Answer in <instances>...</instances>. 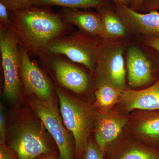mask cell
Returning a JSON list of instances; mask_svg holds the SVG:
<instances>
[{
	"mask_svg": "<svg viewBox=\"0 0 159 159\" xmlns=\"http://www.w3.org/2000/svg\"><path fill=\"white\" fill-rule=\"evenodd\" d=\"M50 7L31 6L10 12L12 31L20 45L30 54L39 55L56 38L69 34L71 26L63 21Z\"/></svg>",
	"mask_w": 159,
	"mask_h": 159,
	"instance_id": "cell-1",
	"label": "cell"
},
{
	"mask_svg": "<svg viewBox=\"0 0 159 159\" xmlns=\"http://www.w3.org/2000/svg\"><path fill=\"white\" fill-rule=\"evenodd\" d=\"M127 120L108 115L99 114L96 126V139L97 145L102 152L109 143L117 139L126 124Z\"/></svg>",
	"mask_w": 159,
	"mask_h": 159,
	"instance_id": "cell-14",
	"label": "cell"
},
{
	"mask_svg": "<svg viewBox=\"0 0 159 159\" xmlns=\"http://www.w3.org/2000/svg\"><path fill=\"white\" fill-rule=\"evenodd\" d=\"M103 153L97 144L89 141L84 152V159H103Z\"/></svg>",
	"mask_w": 159,
	"mask_h": 159,
	"instance_id": "cell-21",
	"label": "cell"
},
{
	"mask_svg": "<svg viewBox=\"0 0 159 159\" xmlns=\"http://www.w3.org/2000/svg\"><path fill=\"white\" fill-rule=\"evenodd\" d=\"M139 48L133 46L127 51L126 66L129 84L132 87L146 85L154 80V64Z\"/></svg>",
	"mask_w": 159,
	"mask_h": 159,
	"instance_id": "cell-12",
	"label": "cell"
},
{
	"mask_svg": "<svg viewBox=\"0 0 159 159\" xmlns=\"http://www.w3.org/2000/svg\"><path fill=\"white\" fill-rule=\"evenodd\" d=\"M119 99L128 111L134 109L159 111V79L145 89L122 91Z\"/></svg>",
	"mask_w": 159,
	"mask_h": 159,
	"instance_id": "cell-13",
	"label": "cell"
},
{
	"mask_svg": "<svg viewBox=\"0 0 159 159\" xmlns=\"http://www.w3.org/2000/svg\"><path fill=\"white\" fill-rule=\"evenodd\" d=\"M12 150L6 147V145H1L0 159H18L17 156H14Z\"/></svg>",
	"mask_w": 159,
	"mask_h": 159,
	"instance_id": "cell-26",
	"label": "cell"
},
{
	"mask_svg": "<svg viewBox=\"0 0 159 159\" xmlns=\"http://www.w3.org/2000/svg\"><path fill=\"white\" fill-rule=\"evenodd\" d=\"M113 7L129 34L159 38V12L157 10L140 13L129 6L117 3H113Z\"/></svg>",
	"mask_w": 159,
	"mask_h": 159,
	"instance_id": "cell-10",
	"label": "cell"
},
{
	"mask_svg": "<svg viewBox=\"0 0 159 159\" xmlns=\"http://www.w3.org/2000/svg\"><path fill=\"white\" fill-rule=\"evenodd\" d=\"M144 0H131L129 8L135 11H139L142 2Z\"/></svg>",
	"mask_w": 159,
	"mask_h": 159,
	"instance_id": "cell-27",
	"label": "cell"
},
{
	"mask_svg": "<svg viewBox=\"0 0 159 159\" xmlns=\"http://www.w3.org/2000/svg\"><path fill=\"white\" fill-rule=\"evenodd\" d=\"M34 109L56 143L59 152L58 159H74L75 149L72 139L54 103L52 101L38 100L34 102Z\"/></svg>",
	"mask_w": 159,
	"mask_h": 159,
	"instance_id": "cell-7",
	"label": "cell"
},
{
	"mask_svg": "<svg viewBox=\"0 0 159 159\" xmlns=\"http://www.w3.org/2000/svg\"><path fill=\"white\" fill-rule=\"evenodd\" d=\"M159 9V0H144L139 11L143 13Z\"/></svg>",
	"mask_w": 159,
	"mask_h": 159,
	"instance_id": "cell-22",
	"label": "cell"
},
{
	"mask_svg": "<svg viewBox=\"0 0 159 159\" xmlns=\"http://www.w3.org/2000/svg\"><path fill=\"white\" fill-rule=\"evenodd\" d=\"M122 91L116 86L110 83L99 84L95 92L97 105L103 109L110 108L119 99Z\"/></svg>",
	"mask_w": 159,
	"mask_h": 159,
	"instance_id": "cell-17",
	"label": "cell"
},
{
	"mask_svg": "<svg viewBox=\"0 0 159 159\" xmlns=\"http://www.w3.org/2000/svg\"><path fill=\"white\" fill-rule=\"evenodd\" d=\"M39 56L43 63L50 67L57 82L64 87L79 94L88 88V76L75 63L55 54L42 53Z\"/></svg>",
	"mask_w": 159,
	"mask_h": 159,
	"instance_id": "cell-8",
	"label": "cell"
},
{
	"mask_svg": "<svg viewBox=\"0 0 159 159\" xmlns=\"http://www.w3.org/2000/svg\"><path fill=\"white\" fill-rule=\"evenodd\" d=\"M138 130L151 140H159V111L139 124Z\"/></svg>",
	"mask_w": 159,
	"mask_h": 159,
	"instance_id": "cell-18",
	"label": "cell"
},
{
	"mask_svg": "<svg viewBox=\"0 0 159 159\" xmlns=\"http://www.w3.org/2000/svg\"><path fill=\"white\" fill-rule=\"evenodd\" d=\"M20 44L8 27L0 25V51L4 78V93L7 99L14 101L20 89Z\"/></svg>",
	"mask_w": 159,
	"mask_h": 159,
	"instance_id": "cell-5",
	"label": "cell"
},
{
	"mask_svg": "<svg viewBox=\"0 0 159 159\" xmlns=\"http://www.w3.org/2000/svg\"><path fill=\"white\" fill-rule=\"evenodd\" d=\"M119 159H159V152L133 147L123 152Z\"/></svg>",
	"mask_w": 159,
	"mask_h": 159,
	"instance_id": "cell-19",
	"label": "cell"
},
{
	"mask_svg": "<svg viewBox=\"0 0 159 159\" xmlns=\"http://www.w3.org/2000/svg\"><path fill=\"white\" fill-rule=\"evenodd\" d=\"M141 39L142 42L145 46L154 49L159 54V38L142 36Z\"/></svg>",
	"mask_w": 159,
	"mask_h": 159,
	"instance_id": "cell-25",
	"label": "cell"
},
{
	"mask_svg": "<svg viewBox=\"0 0 159 159\" xmlns=\"http://www.w3.org/2000/svg\"><path fill=\"white\" fill-rule=\"evenodd\" d=\"M31 3L37 7L58 6L70 9H96L114 3L111 0H31Z\"/></svg>",
	"mask_w": 159,
	"mask_h": 159,
	"instance_id": "cell-16",
	"label": "cell"
},
{
	"mask_svg": "<svg viewBox=\"0 0 159 159\" xmlns=\"http://www.w3.org/2000/svg\"><path fill=\"white\" fill-rule=\"evenodd\" d=\"M10 12L28 9L32 6L31 0H0Z\"/></svg>",
	"mask_w": 159,
	"mask_h": 159,
	"instance_id": "cell-20",
	"label": "cell"
},
{
	"mask_svg": "<svg viewBox=\"0 0 159 159\" xmlns=\"http://www.w3.org/2000/svg\"><path fill=\"white\" fill-rule=\"evenodd\" d=\"M11 24L10 11L0 2V25L9 28Z\"/></svg>",
	"mask_w": 159,
	"mask_h": 159,
	"instance_id": "cell-23",
	"label": "cell"
},
{
	"mask_svg": "<svg viewBox=\"0 0 159 159\" xmlns=\"http://www.w3.org/2000/svg\"><path fill=\"white\" fill-rule=\"evenodd\" d=\"M42 159H54V158L53 157H48L44 158Z\"/></svg>",
	"mask_w": 159,
	"mask_h": 159,
	"instance_id": "cell-29",
	"label": "cell"
},
{
	"mask_svg": "<svg viewBox=\"0 0 159 159\" xmlns=\"http://www.w3.org/2000/svg\"><path fill=\"white\" fill-rule=\"evenodd\" d=\"M9 144L18 159H36L52 152L51 143L40 125L26 121L19 126Z\"/></svg>",
	"mask_w": 159,
	"mask_h": 159,
	"instance_id": "cell-6",
	"label": "cell"
},
{
	"mask_svg": "<svg viewBox=\"0 0 159 159\" xmlns=\"http://www.w3.org/2000/svg\"><path fill=\"white\" fill-rule=\"evenodd\" d=\"M113 3H119L129 6L131 0H111Z\"/></svg>",
	"mask_w": 159,
	"mask_h": 159,
	"instance_id": "cell-28",
	"label": "cell"
},
{
	"mask_svg": "<svg viewBox=\"0 0 159 159\" xmlns=\"http://www.w3.org/2000/svg\"><path fill=\"white\" fill-rule=\"evenodd\" d=\"M100 14L103 26L102 39L121 40L129 34L126 27L113 7V4L96 9Z\"/></svg>",
	"mask_w": 159,
	"mask_h": 159,
	"instance_id": "cell-15",
	"label": "cell"
},
{
	"mask_svg": "<svg viewBox=\"0 0 159 159\" xmlns=\"http://www.w3.org/2000/svg\"><path fill=\"white\" fill-rule=\"evenodd\" d=\"M125 43L121 40L100 39L97 48L95 70L98 85L110 83L124 91L126 71L124 62Z\"/></svg>",
	"mask_w": 159,
	"mask_h": 159,
	"instance_id": "cell-3",
	"label": "cell"
},
{
	"mask_svg": "<svg viewBox=\"0 0 159 159\" xmlns=\"http://www.w3.org/2000/svg\"><path fill=\"white\" fill-rule=\"evenodd\" d=\"M55 90L64 124L74 136L75 153L80 154L88 142L93 122L92 112L87 107L69 96L58 87H56Z\"/></svg>",
	"mask_w": 159,
	"mask_h": 159,
	"instance_id": "cell-4",
	"label": "cell"
},
{
	"mask_svg": "<svg viewBox=\"0 0 159 159\" xmlns=\"http://www.w3.org/2000/svg\"><path fill=\"white\" fill-rule=\"evenodd\" d=\"M6 116L2 106L0 110V144L5 145L6 139Z\"/></svg>",
	"mask_w": 159,
	"mask_h": 159,
	"instance_id": "cell-24",
	"label": "cell"
},
{
	"mask_svg": "<svg viewBox=\"0 0 159 159\" xmlns=\"http://www.w3.org/2000/svg\"><path fill=\"white\" fill-rule=\"evenodd\" d=\"M67 25L76 26L80 32L91 37L102 39L103 26L100 14L90 9L62 8L58 12Z\"/></svg>",
	"mask_w": 159,
	"mask_h": 159,
	"instance_id": "cell-11",
	"label": "cell"
},
{
	"mask_svg": "<svg viewBox=\"0 0 159 159\" xmlns=\"http://www.w3.org/2000/svg\"><path fill=\"white\" fill-rule=\"evenodd\" d=\"M20 75L25 89L43 101H52L53 88L48 78L37 64L30 59L26 50L19 46Z\"/></svg>",
	"mask_w": 159,
	"mask_h": 159,
	"instance_id": "cell-9",
	"label": "cell"
},
{
	"mask_svg": "<svg viewBox=\"0 0 159 159\" xmlns=\"http://www.w3.org/2000/svg\"><path fill=\"white\" fill-rule=\"evenodd\" d=\"M100 39L85 35L79 31L66 34L52 41L42 53L65 56L92 72L95 70L97 48Z\"/></svg>",
	"mask_w": 159,
	"mask_h": 159,
	"instance_id": "cell-2",
	"label": "cell"
}]
</instances>
